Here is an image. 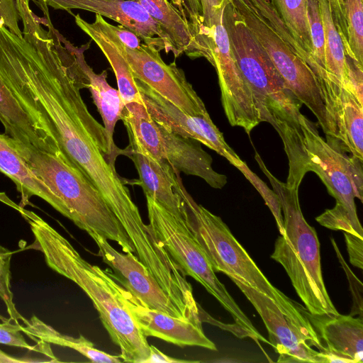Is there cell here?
I'll use <instances>...</instances> for the list:
<instances>
[{
	"label": "cell",
	"instance_id": "6da1fadb",
	"mask_svg": "<svg viewBox=\"0 0 363 363\" xmlns=\"http://www.w3.org/2000/svg\"><path fill=\"white\" fill-rule=\"evenodd\" d=\"M30 225L34 242L46 264L78 285L89 296L123 362L144 363L150 354L147 337L123 299L120 284L109 272L84 259L71 243L35 213L16 206Z\"/></svg>",
	"mask_w": 363,
	"mask_h": 363
},
{
	"label": "cell",
	"instance_id": "7a4b0ae2",
	"mask_svg": "<svg viewBox=\"0 0 363 363\" xmlns=\"http://www.w3.org/2000/svg\"><path fill=\"white\" fill-rule=\"evenodd\" d=\"M299 124L301 139L284 147L289 164L286 184L298 189L306 173L315 172L336 201L333 208L315 218L316 221L330 230L363 238L354 203L355 198L362 202V161L348 156L337 142L324 140L316 124L303 114Z\"/></svg>",
	"mask_w": 363,
	"mask_h": 363
},
{
	"label": "cell",
	"instance_id": "3957f363",
	"mask_svg": "<svg viewBox=\"0 0 363 363\" xmlns=\"http://www.w3.org/2000/svg\"><path fill=\"white\" fill-rule=\"evenodd\" d=\"M255 35L288 89L315 115L322 128L333 111L312 58L294 39L269 0H229Z\"/></svg>",
	"mask_w": 363,
	"mask_h": 363
},
{
	"label": "cell",
	"instance_id": "277c9868",
	"mask_svg": "<svg viewBox=\"0 0 363 363\" xmlns=\"http://www.w3.org/2000/svg\"><path fill=\"white\" fill-rule=\"evenodd\" d=\"M10 140L33 172L55 195L59 213L89 235L97 233L116 242L123 252L135 253L125 231L101 193L60 150L32 149Z\"/></svg>",
	"mask_w": 363,
	"mask_h": 363
},
{
	"label": "cell",
	"instance_id": "5b68a950",
	"mask_svg": "<svg viewBox=\"0 0 363 363\" xmlns=\"http://www.w3.org/2000/svg\"><path fill=\"white\" fill-rule=\"evenodd\" d=\"M255 157L272 185L284 214V233L277 238L271 257L284 267L296 294L311 313H339L325 286L320 242L315 230L303 217L298 189H291L277 179L257 152Z\"/></svg>",
	"mask_w": 363,
	"mask_h": 363
},
{
	"label": "cell",
	"instance_id": "8992f818",
	"mask_svg": "<svg viewBox=\"0 0 363 363\" xmlns=\"http://www.w3.org/2000/svg\"><path fill=\"white\" fill-rule=\"evenodd\" d=\"M222 19L233 56L255 99L261 122L299 127L301 103L288 89L268 54L229 0Z\"/></svg>",
	"mask_w": 363,
	"mask_h": 363
},
{
	"label": "cell",
	"instance_id": "52a82bcc",
	"mask_svg": "<svg viewBox=\"0 0 363 363\" xmlns=\"http://www.w3.org/2000/svg\"><path fill=\"white\" fill-rule=\"evenodd\" d=\"M180 194L184 219L215 272L224 273L260 291L272 299L286 315L305 317L302 306L273 286L223 220L197 203L183 183Z\"/></svg>",
	"mask_w": 363,
	"mask_h": 363
},
{
	"label": "cell",
	"instance_id": "ba28073f",
	"mask_svg": "<svg viewBox=\"0 0 363 363\" xmlns=\"http://www.w3.org/2000/svg\"><path fill=\"white\" fill-rule=\"evenodd\" d=\"M148 227L156 240L169 253L187 276L200 283L233 317L235 325L249 337L269 344L240 309L225 286L218 280L208 257L184 218L169 212L155 199L145 196Z\"/></svg>",
	"mask_w": 363,
	"mask_h": 363
},
{
	"label": "cell",
	"instance_id": "9c48e42d",
	"mask_svg": "<svg viewBox=\"0 0 363 363\" xmlns=\"http://www.w3.org/2000/svg\"><path fill=\"white\" fill-rule=\"evenodd\" d=\"M195 40L197 57L206 58L216 71L221 102L229 123L249 134L261 121L252 93L233 56L222 11L216 16L213 26L204 28Z\"/></svg>",
	"mask_w": 363,
	"mask_h": 363
},
{
	"label": "cell",
	"instance_id": "30bf717a",
	"mask_svg": "<svg viewBox=\"0 0 363 363\" xmlns=\"http://www.w3.org/2000/svg\"><path fill=\"white\" fill-rule=\"evenodd\" d=\"M229 278L260 315L268 331L269 344L279 354L278 362L329 363L324 347L305 313L304 318L286 315L264 294L233 277Z\"/></svg>",
	"mask_w": 363,
	"mask_h": 363
},
{
	"label": "cell",
	"instance_id": "8fae6325",
	"mask_svg": "<svg viewBox=\"0 0 363 363\" xmlns=\"http://www.w3.org/2000/svg\"><path fill=\"white\" fill-rule=\"evenodd\" d=\"M126 57L135 79L143 82L188 114L208 113L184 71L174 62H164L155 47L142 43L137 49L126 48Z\"/></svg>",
	"mask_w": 363,
	"mask_h": 363
},
{
	"label": "cell",
	"instance_id": "7c38bea8",
	"mask_svg": "<svg viewBox=\"0 0 363 363\" xmlns=\"http://www.w3.org/2000/svg\"><path fill=\"white\" fill-rule=\"evenodd\" d=\"M135 83L145 107L157 123L177 134L199 140L235 167L242 162V160L225 142L208 113L196 116L188 114L143 82L135 79Z\"/></svg>",
	"mask_w": 363,
	"mask_h": 363
},
{
	"label": "cell",
	"instance_id": "4fadbf2b",
	"mask_svg": "<svg viewBox=\"0 0 363 363\" xmlns=\"http://www.w3.org/2000/svg\"><path fill=\"white\" fill-rule=\"evenodd\" d=\"M89 235L98 247V255L111 269L110 275L144 306L175 317L186 318L133 252H120L101 235L94 233Z\"/></svg>",
	"mask_w": 363,
	"mask_h": 363
},
{
	"label": "cell",
	"instance_id": "5bb4252c",
	"mask_svg": "<svg viewBox=\"0 0 363 363\" xmlns=\"http://www.w3.org/2000/svg\"><path fill=\"white\" fill-rule=\"evenodd\" d=\"M55 9H82L110 18L135 33L145 44L167 53L172 45L162 30L136 0H35Z\"/></svg>",
	"mask_w": 363,
	"mask_h": 363
},
{
	"label": "cell",
	"instance_id": "9a60e30c",
	"mask_svg": "<svg viewBox=\"0 0 363 363\" xmlns=\"http://www.w3.org/2000/svg\"><path fill=\"white\" fill-rule=\"evenodd\" d=\"M120 291L123 299L146 337L160 338L180 347L198 346L217 350L216 345L204 334L201 320L175 317L149 308L121 284Z\"/></svg>",
	"mask_w": 363,
	"mask_h": 363
},
{
	"label": "cell",
	"instance_id": "2e32d148",
	"mask_svg": "<svg viewBox=\"0 0 363 363\" xmlns=\"http://www.w3.org/2000/svg\"><path fill=\"white\" fill-rule=\"evenodd\" d=\"M304 313L324 347L329 363L363 362V318L351 315Z\"/></svg>",
	"mask_w": 363,
	"mask_h": 363
},
{
	"label": "cell",
	"instance_id": "e0dca14e",
	"mask_svg": "<svg viewBox=\"0 0 363 363\" xmlns=\"http://www.w3.org/2000/svg\"><path fill=\"white\" fill-rule=\"evenodd\" d=\"M320 79L335 115L340 149L363 161V98L332 76Z\"/></svg>",
	"mask_w": 363,
	"mask_h": 363
},
{
	"label": "cell",
	"instance_id": "ac0fdd59",
	"mask_svg": "<svg viewBox=\"0 0 363 363\" xmlns=\"http://www.w3.org/2000/svg\"><path fill=\"white\" fill-rule=\"evenodd\" d=\"M124 155L133 162L139 176L135 184L143 189L145 196L155 199L176 216L184 218L179 172L167 162L158 161L147 154L125 149Z\"/></svg>",
	"mask_w": 363,
	"mask_h": 363
},
{
	"label": "cell",
	"instance_id": "d6986e66",
	"mask_svg": "<svg viewBox=\"0 0 363 363\" xmlns=\"http://www.w3.org/2000/svg\"><path fill=\"white\" fill-rule=\"evenodd\" d=\"M74 20L77 26L97 45L111 65L125 105L133 102L143 104L127 60L126 48L111 28V23L96 13L92 23H88L79 14L74 16Z\"/></svg>",
	"mask_w": 363,
	"mask_h": 363
},
{
	"label": "cell",
	"instance_id": "ffe728a7",
	"mask_svg": "<svg viewBox=\"0 0 363 363\" xmlns=\"http://www.w3.org/2000/svg\"><path fill=\"white\" fill-rule=\"evenodd\" d=\"M162 138L164 160L178 172L196 176L214 189H222L227 177L218 173L213 167V159L194 138L177 134L158 123Z\"/></svg>",
	"mask_w": 363,
	"mask_h": 363
},
{
	"label": "cell",
	"instance_id": "44dd1931",
	"mask_svg": "<svg viewBox=\"0 0 363 363\" xmlns=\"http://www.w3.org/2000/svg\"><path fill=\"white\" fill-rule=\"evenodd\" d=\"M81 65L87 79V88L104 122L110 163L115 166L117 156L125 154V150L118 148L113 141L114 128L118 121L122 119L125 104L118 90L108 84L106 70L96 73L86 63L84 55Z\"/></svg>",
	"mask_w": 363,
	"mask_h": 363
},
{
	"label": "cell",
	"instance_id": "7402d4cb",
	"mask_svg": "<svg viewBox=\"0 0 363 363\" xmlns=\"http://www.w3.org/2000/svg\"><path fill=\"white\" fill-rule=\"evenodd\" d=\"M0 172L10 178L21 194L20 206L38 196L57 211L58 201L49 187L30 169L6 134H0Z\"/></svg>",
	"mask_w": 363,
	"mask_h": 363
},
{
	"label": "cell",
	"instance_id": "603a6c76",
	"mask_svg": "<svg viewBox=\"0 0 363 363\" xmlns=\"http://www.w3.org/2000/svg\"><path fill=\"white\" fill-rule=\"evenodd\" d=\"M0 121L5 134L16 144L50 152L59 150L35 127L28 115L1 79Z\"/></svg>",
	"mask_w": 363,
	"mask_h": 363
},
{
	"label": "cell",
	"instance_id": "cb8c5ba5",
	"mask_svg": "<svg viewBox=\"0 0 363 363\" xmlns=\"http://www.w3.org/2000/svg\"><path fill=\"white\" fill-rule=\"evenodd\" d=\"M129 138L126 150L164 160L162 138L158 123L151 117L144 104L133 102L125 105L122 119Z\"/></svg>",
	"mask_w": 363,
	"mask_h": 363
},
{
	"label": "cell",
	"instance_id": "d4e9b609",
	"mask_svg": "<svg viewBox=\"0 0 363 363\" xmlns=\"http://www.w3.org/2000/svg\"><path fill=\"white\" fill-rule=\"evenodd\" d=\"M168 36L175 57L185 53L193 57L194 38L191 24L169 0H136Z\"/></svg>",
	"mask_w": 363,
	"mask_h": 363
},
{
	"label": "cell",
	"instance_id": "484cf974",
	"mask_svg": "<svg viewBox=\"0 0 363 363\" xmlns=\"http://www.w3.org/2000/svg\"><path fill=\"white\" fill-rule=\"evenodd\" d=\"M22 333L32 340H41L49 344L69 347L85 356L92 362L120 363V355H111L94 347V344L80 335L78 337L63 335L35 315L23 323Z\"/></svg>",
	"mask_w": 363,
	"mask_h": 363
},
{
	"label": "cell",
	"instance_id": "4316f807",
	"mask_svg": "<svg viewBox=\"0 0 363 363\" xmlns=\"http://www.w3.org/2000/svg\"><path fill=\"white\" fill-rule=\"evenodd\" d=\"M318 2L324 29L325 60L327 74L334 77L342 84L352 88L348 79L345 46L333 19L328 1L318 0Z\"/></svg>",
	"mask_w": 363,
	"mask_h": 363
},
{
	"label": "cell",
	"instance_id": "83f0119b",
	"mask_svg": "<svg viewBox=\"0 0 363 363\" xmlns=\"http://www.w3.org/2000/svg\"><path fill=\"white\" fill-rule=\"evenodd\" d=\"M271 3L294 39L312 58L306 0H272Z\"/></svg>",
	"mask_w": 363,
	"mask_h": 363
},
{
	"label": "cell",
	"instance_id": "f1b7e54d",
	"mask_svg": "<svg viewBox=\"0 0 363 363\" xmlns=\"http://www.w3.org/2000/svg\"><path fill=\"white\" fill-rule=\"evenodd\" d=\"M307 17L312 44V58L317 67V76L325 75V35L318 0H306Z\"/></svg>",
	"mask_w": 363,
	"mask_h": 363
},
{
	"label": "cell",
	"instance_id": "f546056e",
	"mask_svg": "<svg viewBox=\"0 0 363 363\" xmlns=\"http://www.w3.org/2000/svg\"><path fill=\"white\" fill-rule=\"evenodd\" d=\"M345 8L351 55L363 67L362 0H345Z\"/></svg>",
	"mask_w": 363,
	"mask_h": 363
},
{
	"label": "cell",
	"instance_id": "4dcf8cb0",
	"mask_svg": "<svg viewBox=\"0 0 363 363\" xmlns=\"http://www.w3.org/2000/svg\"><path fill=\"white\" fill-rule=\"evenodd\" d=\"M10 321L11 320L9 319L0 323V344L40 352L50 358L53 362H60L52 352L49 343L37 340L36 345H29L21 333L23 325L19 323H11Z\"/></svg>",
	"mask_w": 363,
	"mask_h": 363
},
{
	"label": "cell",
	"instance_id": "1f68e13d",
	"mask_svg": "<svg viewBox=\"0 0 363 363\" xmlns=\"http://www.w3.org/2000/svg\"><path fill=\"white\" fill-rule=\"evenodd\" d=\"M11 257L12 252L0 245V298L6 306L9 319L15 323H19L18 320L23 321V323L27 319L23 318L16 309L11 288Z\"/></svg>",
	"mask_w": 363,
	"mask_h": 363
},
{
	"label": "cell",
	"instance_id": "d6a6232c",
	"mask_svg": "<svg viewBox=\"0 0 363 363\" xmlns=\"http://www.w3.org/2000/svg\"><path fill=\"white\" fill-rule=\"evenodd\" d=\"M238 168L255 187L257 191L261 194L265 203L274 216L279 232L280 235L284 233V220L281 213V206L279 199L274 190L270 189L266 184L261 180L251 169H249L246 163L243 161L236 167Z\"/></svg>",
	"mask_w": 363,
	"mask_h": 363
},
{
	"label": "cell",
	"instance_id": "836d02e7",
	"mask_svg": "<svg viewBox=\"0 0 363 363\" xmlns=\"http://www.w3.org/2000/svg\"><path fill=\"white\" fill-rule=\"evenodd\" d=\"M332 245L335 250L337 257L340 263L342 268L347 277L349 286L352 297V307L350 315L354 316L358 315L362 318L363 312V296H362V284L360 280L354 274L345 261L334 238L330 239Z\"/></svg>",
	"mask_w": 363,
	"mask_h": 363
},
{
	"label": "cell",
	"instance_id": "e575fe53",
	"mask_svg": "<svg viewBox=\"0 0 363 363\" xmlns=\"http://www.w3.org/2000/svg\"><path fill=\"white\" fill-rule=\"evenodd\" d=\"M21 17L15 0H0V25L19 37L23 33L19 27Z\"/></svg>",
	"mask_w": 363,
	"mask_h": 363
},
{
	"label": "cell",
	"instance_id": "d590c367",
	"mask_svg": "<svg viewBox=\"0 0 363 363\" xmlns=\"http://www.w3.org/2000/svg\"><path fill=\"white\" fill-rule=\"evenodd\" d=\"M333 19L339 31L345 47H348L345 0H328Z\"/></svg>",
	"mask_w": 363,
	"mask_h": 363
},
{
	"label": "cell",
	"instance_id": "8d00e7d4",
	"mask_svg": "<svg viewBox=\"0 0 363 363\" xmlns=\"http://www.w3.org/2000/svg\"><path fill=\"white\" fill-rule=\"evenodd\" d=\"M344 236L350 262L354 267L362 269L363 238L346 232H344Z\"/></svg>",
	"mask_w": 363,
	"mask_h": 363
},
{
	"label": "cell",
	"instance_id": "74e56055",
	"mask_svg": "<svg viewBox=\"0 0 363 363\" xmlns=\"http://www.w3.org/2000/svg\"><path fill=\"white\" fill-rule=\"evenodd\" d=\"M225 0H199L201 8L203 25L210 29L216 16L222 11Z\"/></svg>",
	"mask_w": 363,
	"mask_h": 363
},
{
	"label": "cell",
	"instance_id": "f35d334b",
	"mask_svg": "<svg viewBox=\"0 0 363 363\" xmlns=\"http://www.w3.org/2000/svg\"><path fill=\"white\" fill-rule=\"evenodd\" d=\"M30 1H35V0H15L23 24L22 32H31L41 23V19L33 13L30 7Z\"/></svg>",
	"mask_w": 363,
	"mask_h": 363
},
{
	"label": "cell",
	"instance_id": "ab89813d",
	"mask_svg": "<svg viewBox=\"0 0 363 363\" xmlns=\"http://www.w3.org/2000/svg\"><path fill=\"white\" fill-rule=\"evenodd\" d=\"M111 28L128 48L137 49L141 45V39L130 30L122 26H113L111 24Z\"/></svg>",
	"mask_w": 363,
	"mask_h": 363
},
{
	"label": "cell",
	"instance_id": "60d3db41",
	"mask_svg": "<svg viewBox=\"0 0 363 363\" xmlns=\"http://www.w3.org/2000/svg\"><path fill=\"white\" fill-rule=\"evenodd\" d=\"M197 361H189L184 359H178L166 355L154 345H150V354L145 360L144 363H189L196 362Z\"/></svg>",
	"mask_w": 363,
	"mask_h": 363
},
{
	"label": "cell",
	"instance_id": "b9f144b4",
	"mask_svg": "<svg viewBox=\"0 0 363 363\" xmlns=\"http://www.w3.org/2000/svg\"><path fill=\"white\" fill-rule=\"evenodd\" d=\"M40 359H34L28 357H16L9 355L0 350V363H24V362H40Z\"/></svg>",
	"mask_w": 363,
	"mask_h": 363
},
{
	"label": "cell",
	"instance_id": "7bdbcfd3",
	"mask_svg": "<svg viewBox=\"0 0 363 363\" xmlns=\"http://www.w3.org/2000/svg\"><path fill=\"white\" fill-rule=\"evenodd\" d=\"M6 198H7V197H6V196H1V194L0 193V200H1V201H4V202Z\"/></svg>",
	"mask_w": 363,
	"mask_h": 363
}]
</instances>
